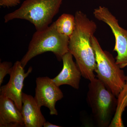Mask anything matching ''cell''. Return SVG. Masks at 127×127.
<instances>
[{
  "label": "cell",
  "mask_w": 127,
  "mask_h": 127,
  "mask_svg": "<svg viewBox=\"0 0 127 127\" xmlns=\"http://www.w3.org/2000/svg\"><path fill=\"white\" fill-rule=\"evenodd\" d=\"M43 127H60L61 126L54 125L48 122H46L44 123Z\"/></svg>",
  "instance_id": "cell-16"
},
{
  "label": "cell",
  "mask_w": 127,
  "mask_h": 127,
  "mask_svg": "<svg viewBox=\"0 0 127 127\" xmlns=\"http://www.w3.org/2000/svg\"><path fill=\"white\" fill-rule=\"evenodd\" d=\"M21 112L25 127H42L46 122L34 97L23 92Z\"/></svg>",
  "instance_id": "cell-10"
},
{
  "label": "cell",
  "mask_w": 127,
  "mask_h": 127,
  "mask_svg": "<svg viewBox=\"0 0 127 127\" xmlns=\"http://www.w3.org/2000/svg\"><path fill=\"white\" fill-rule=\"evenodd\" d=\"M12 67V63L10 62H4L0 63V86L2 84L5 76L10 74Z\"/></svg>",
  "instance_id": "cell-14"
},
{
  "label": "cell",
  "mask_w": 127,
  "mask_h": 127,
  "mask_svg": "<svg viewBox=\"0 0 127 127\" xmlns=\"http://www.w3.org/2000/svg\"><path fill=\"white\" fill-rule=\"evenodd\" d=\"M32 70V68L30 67L27 72H25L20 61H17L14 64L9 75V82L0 88V95L11 99L21 111L22 106V89L24 81Z\"/></svg>",
  "instance_id": "cell-8"
},
{
  "label": "cell",
  "mask_w": 127,
  "mask_h": 127,
  "mask_svg": "<svg viewBox=\"0 0 127 127\" xmlns=\"http://www.w3.org/2000/svg\"><path fill=\"white\" fill-rule=\"evenodd\" d=\"M117 97L118 103L116 113L109 127H124L122 116L127 107V75L125 84Z\"/></svg>",
  "instance_id": "cell-12"
},
{
  "label": "cell",
  "mask_w": 127,
  "mask_h": 127,
  "mask_svg": "<svg viewBox=\"0 0 127 127\" xmlns=\"http://www.w3.org/2000/svg\"><path fill=\"white\" fill-rule=\"evenodd\" d=\"M69 37L58 31L55 22L41 31H36L29 43L27 52L21 60L23 67L34 57L51 52L59 61L68 51Z\"/></svg>",
  "instance_id": "cell-2"
},
{
  "label": "cell",
  "mask_w": 127,
  "mask_h": 127,
  "mask_svg": "<svg viewBox=\"0 0 127 127\" xmlns=\"http://www.w3.org/2000/svg\"><path fill=\"white\" fill-rule=\"evenodd\" d=\"M92 43L96 58L95 72L97 77L117 97L125 84L124 71L116 63L112 55L102 50L94 36L92 37Z\"/></svg>",
  "instance_id": "cell-5"
},
{
  "label": "cell",
  "mask_w": 127,
  "mask_h": 127,
  "mask_svg": "<svg viewBox=\"0 0 127 127\" xmlns=\"http://www.w3.org/2000/svg\"><path fill=\"white\" fill-rule=\"evenodd\" d=\"M75 16V27L69 37L68 51L76 59L82 76L91 81L95 78L96 58L92 38L97 26L81 11L76 12Z\"/></svg>",
  "instance_id": "cell-1"
},
{
  "label": "cell",
  "mask_w": 127,
  "mask_h": 127,
  "mask_svg": "<svg viewBox=\"0 0 127 127\" xmlns=\"http://www.w3.org/2000/svg\"><path fill=\"white\" fill-rule=\"evenodd\" d=\"M57 30L59 33L70 37L73 33L75 27V16L63 14L55 22Z\"/></svg>",
  "instance_id": "cell-13"
},
{
  "label": "cell",
  "mask_w": 127,
  "mask_h": 127,
  "mask_svg": "<svg viewBox=\"0 0 127 127\" xmlns=\"http://www.w3.org/2000/svg\"><path fill=\"white\" fill-rule=\"evenodd\" d=\"M63 0H25L20 7L4 17L5 23L14 19L28 21L36 31L49 26L59 11Z\"/></svg>",
  "instance_id": "cell-4"
},
{
  "label": "cell",
  "mask_w": 127,
  "mask_h": 127,
  "mask_svg": "<svg viewBox=\"0 0 127 127\" xmlns=\"http://www.w3.org/2000/svg\"><path fill=\"white\" fill-rule=\"evenodd\" d=\"M73 57L69 52L63 57L62 69L56 77L52 79L58 87L68 85L75 89H79L82 73L77 64L73 61Z\"/></svg>",
  "instance_id": "cell-9"
},
{
  "label": "cell",
  "mask_w": 127,
  "mask_h": 127,
  "mask_svg": "<svg viewBox=\"0 0 127 127\" xmlns=\"http://www.w3.org/2000/svg\"><path fill=\"white\" fill-rule=\"evenodd\" d=\"M94 15L111 28L115 37L116 44L113 51L117 52L116 62L120 68L127 67V30L119 26L118 20L107 7L99 6L94 10Z\"/></svg>",
  "instance_id": "cell-6"
},
{
  "label": "cell",
  "mask_w": 127,
  "mask_h": 127,
  "mask_svg": "<svg viewBox=\"0 0 127 127\" xmlns=\"http://www.w3.org/2000/svg\"><path fill=\"white\" fill-rule=\"evenodd\" d=\"M90 82L87 100L94 121L97 127H109L116 113L117 97L97 78Z\"/></svg>",
  "instance_id": "cell-3"
},
{
  "label": "cell",
  "mask_w": 127,
  "mask_h": 127,
  "mask_svg": "<svg viewBox=\"0 0 127 127\" xmlns=\"http://www.w3.org/2000/svg\"><path fill=\"white\" fill-rule=\"evenodd\" d=\"M21 0H0V5L4 7H14L21 2Z\"/></svg>",
  "instance_id": "cell-15"
},
{
  "label": "cell",
  "mask_w": 127,
  "mask_h": 127,
  "mask_svg": "<svg viewBox=\"0 0 127 127\" xmlns=\"http://www.w3.org/2000/svg\"><path fill=\"white\" fill-rule=\"evenodd\" d=\"M21 111L11 99L0 95V127H25Z\"/></svg>",
  "instance_id": "cell-11"
},
{
  "label": "cell",
  "mask_w": 127,
  "mask_h": 127,
  "mask_svg": "<svg viewBox=\"0 0 127 127\" xmlns=\"http://www.w3.org/2000/svg\"><path fill=\"white\" fill-rule=\"evenodd\" d=\"M34 98L40 107L48 108L51 115H58L56 103L63 97V93L52 79L48 77H39L36 79Z\"/></svg>",
  "instance_id": "cell-7"
}]
</instances>
